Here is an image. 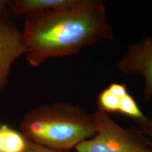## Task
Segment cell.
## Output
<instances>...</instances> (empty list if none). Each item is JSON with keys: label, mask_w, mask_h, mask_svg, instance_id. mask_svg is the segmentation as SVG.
Masks as SVG:
<instances>
[{"label": "cell", "mask_w": 152, "mask_h": 152, "mask_svg": "<svg viewBox=\"0 0 152 152\" xmlns=\"http://www.w3.org/2000/svg\"><path fill=\"white\" fill-rule=\"evenodd\" d=\"M93 115L94 136L80 143L77 152H152L149 139L140 128H123L101 109Z\"/></svg>", "instance_id": "3957f363"}, {"label": "cell", "mask_w": 152, "mask_h": 152, "mask_svg": "<svg viewBox=\"0 0 152 152\" xmlns=\"http://www.w3.org/2000/svg\"><path fill=\"white\" fill-rule=\"evenodd\" d=\"M121 99L108 88L104 89L97 96L98 109L106 113H118Z\"/></svg>", "instance_id": "9c48e42d"}, {"label": "cell", "mask_w": 152, "mask_h": 152, "mask_svg": "<svg viewBox=\"0 0 152 152\" xmlns=\"http://www.w3.org/2000/svg\"><path fill=\"white\" fill-rule=\"evenodd\" d=\"M77 0H9V12L15 17H26L43 11L70 7Z\"/></svg>", "instance_id": "8992f818"}, {"label": "cell", "mask_w": 152, "mask_h": 152, "mask_svg": "<svg viewBox=\"0 0 152 152\" xmlns=\"http://www.w3.org/2000/svg\"><path fill=\"white\" fill-rule=\"evenodd\" d=\"M20 132L33 143L70 152L95 134L93 114L77 106L57 102L30 110L20 123Z\"/></svg>", "instance_id": "7a4b0ae2"}, {"label": "cell", "mask_w": 152, "mask_h": 152, "mask_svg": "<svg viewBox=\"0 0 152 152\" xmlns=\"http://www.w3.org/2000/svg\"><path fill=\"white\" fill-rule=\"evenodd\" d=\"M138 128L141 130L144 134L149 139L150 144L152 149V118H146L140 122H137Z\"/></svg>", "instance_id": "30bf717a"}, {"label": "cell", "mask_w": 152, "mask_h": 152, "mask_svg": "<svg viewBox=\"0 0 152 152\" xmlns=\"http://www.w3.org/2000/svg\"><path fill=\"white\" fill-rule=\"evenodd\" d=\"M25 152H67V151H57V150L49 149L42 146L38 145L37 144L33 143V142H30L29 145L27 148V149L25 151Z\"/></svg>", "instance_id": "7c38bea8"}, {"label": "cell", "mask_w": 152, "mask_h": 152, "mask_svg": "<svg viewBox=\"0 0 152 152\" xmlns=\"http://www.w3.org/2000/svg\"><path fill=\"white\" fill-rule=\"evenodd\" d=\"M25 53L22 31L7 17L0 16V92L7 84L13 64Z\"/></svg>", "instance_id": "5b68a950"}, {"label": "cell", "mask_w": 152, "mask_h": 152, "mask_svg": "<svg viewBox=\"0 0 152 152\" xmlns=\"http://www.w3.org/2000/svg\"><path fill=\"white\" fill-rule=\"evenodd\" d=\"M118 113L132 118L137 122L142 121L147 118L139 107L137 102L130 93L121 99Z\"/></svg>", "instance_id": "ba28073f"}, {"label": "cell", "mask_w": 152, "mask_h": 152, "mask_svg": "<svg viewBox=\"0 0 152 152\" xmlns=\"http://www.w3.org/2000/svg\"><path fill=\"white\" fill-rule=\"evenodd\" d=\"M29 144L21 132L0 124V152H25Z\"/></svg>", "instance_id": "52a82bcc"}, {"label": "cell", "mask_w": 152, "mask_h": 152, "mask_svg": "<svg viewBox=\"0 0 152 152\" xmlns=\"http://www.w3.org/2000/svg\"><path fill=\"white\" fill-rule=\"evenodd\" d=\"M118 69L125 74L138 73L145 82L144 99L152 97V37H146L131 46L117 64Z\"/></svg>", "instance_id": "277c9868"}, {"label": "cell", "mask_w": 152, "mask_h": 152, "mask_svg": "<svg viewBox=\"0 0 152 152\" xmlns=\"http://www.w3.org/2000/svg\"><path fill=\"white\" fill-rule=\"evenodd\" d=\"M22 35L26 60L33 67L113 37L105 4L99 0H77L70 7L25 17Z\"/></svg>", "instance_id": "6da1fadb"}, {"label": "cell", "mask_w": 152, "mask_h": 152, "mask_svg": "<svg viewBox=\"0 0 152 152\" xmlns=\"http://www.w3.org/2000/svg\"><path fill=\"white\" fill-rule=\"evenodd\" d=\"M107 88L120 98L123 97L129 93L126 85L124 84V83H112L111 84L109 85V86Z\"/></svg>", "instance_id": "8fae6325"}, {"label": "cell", "mask_w": 152, "mask_h": 152, "mask_svg": "<svg viewBox=\"0 0 152 152\" xmlns=\"http://www.w3.org/2000/svg\"><path fill=\"white\" fill-rule=\"evenodd\" d=\"M9 0H0V16H6L9 12Z\"/></svg>", "instance_id": "4fadbf2b"}]
</instances>
